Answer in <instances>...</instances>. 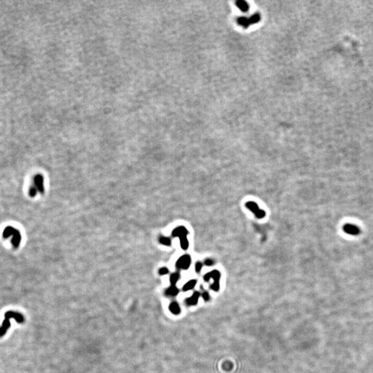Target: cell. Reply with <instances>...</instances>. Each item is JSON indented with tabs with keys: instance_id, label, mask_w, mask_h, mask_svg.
Here are the masks:
<instances>
[{
	"instance_id": "6da1fadb",
	"label": "cell",
	"mask_w": 373,
	"mask_h": 373,
	"mask_svg": "<svg viewBox=\"0 0 373 373\" xmlns=\"http://www.w3.org/2000/svg\"><path fill=\"white\" fill-rule=\"evenodd\" d=\"M11 318L15 319L16 320V321L18 323L24 322V317H23V316L21 315V314L11 312V311L10 312H7L5 314V320L4 321V322H3L2 327L0 328V337L4 335V334L6 332L7 330L10 328V326H11L10 319Z\"/></svg>"
},
{
	"instance_id": "7a4b0ae2",
	"label": "cell",
	"mask_w": 373,
	"mask_h": 373,
	"mask_svg": "<svg viewBox=\"0 0 373 373\" xmlns=\"http://www.w3.org/2000/svg\"><path fill=\"white\" fill-rule=\"evenodd\" d=\"M4 237L6 238H11V242L14 247H18L22 241V236L18 230L15 228L9 226L6 228L4 231Z\"/></svg>"
},
{
	"instance_id": "3957f363",
	"label": "cell",
	"mask_w": 373,
	"mask_h": 373,
	"mask_svg": "<svg viewBox=\"0 0 373 373\" xmlns=\"http://www.w3.org/2000/svg\"><path fill=\"white\" fill-rule=\"evenodd\" d=\"M221 274L218 270H213L211 272H209L205 275L204 279L206 281H208L210 279H214V282L211 285V288L214 290V291H218L220 288V284H219V281H220Z\"/></svg>"
},
{
	"instance_id": "277c9868",
	"label": "cell",
	"mask_w": 373,
	"mask_h": 373,
	"mask_svg": "<svg viewBox=\"0 0 373 373\" xmlns=\"http://www.w3.org/2000/svg\"><path fill=\"white\" fill-rule=\"evenodd\" d=\"M260 19V16L259 14H255L250 18L245 17H240L237 19V22L239 25L243 26L245 28H247L251 24L257 23Z\"/></svg>"
},
{
	"instance_id": "5b68a950",
	"label": "cell",
	"mask_w": 373,
	"mask_h": 373,
	"mask_svg": "<svg viewBox=\"0 0 373 373\" xmlns=\"http://www.w3.org/2000/svg\"><path fill=\"white\" fill-rule=\"evenodd\" d=\"M245 205H246V207L251 212H252L254 214H255L256 218H263L265 217V212L264 210L260 209L256 203L250 201V202H247L245 204Z\"/></svg>"
},
{
	"instance_id": "8992f818",
	"label": "cell",
	"mask_w": 373,
	"mask_h": 373,
	"mask_svg": "<svg viewBox=\"0 0 373 373\" xmlns=\"http://www.w3.org/2000/svg\"><path fill=\"white\" fill-rule=\"evenodd\" d=\"M191 263V256L188 254H185L180 256L176 262V268L179 269H186L189 268Z\"/></svg>"
},
{
	"instance_id": "52a82bcc",
	"label": "cell",
	"mask_w": 373,
	"mask_h": 373,
	"mask_svg": "<svg viewBox=\"0 0 373 373\" xmlns=\"http://www.w3.org/2000/svg\"><path fill=\"white\" fill-rule=\"evenodd\" d=\"M33 187L40 192V194H43L44 192V177L40 175V174H37L35 175L33 179Z\"/></svg>"
},
{
	"instance_id": "ba28073f",
	"label": "cell",
	"mask_w": 373,
	"mask_h": 373,
	"mask_svg": "<svg viewBox=\"0 0 373 373\" xmlns=\"http://www.w3.org/2000/svg\"><path fill=\"white\" fill-rule=\"evenodd\" d=\"M344 232L351 236H356L360 233L359 227L353 224H346L343 226Z\"/></svg>"
},
{
	"instance_id": "9c48e42d",
	"label": "cell",
	"mask_w": 373,
	"mask_h": 373,
	"mask_svg": "<svg viewBox=\"0 0 373 373\" xmlns=\"http://www.w3.org/2000/svg\"><path fill=\"white\" fill-rule=\"evenodd\" d=\"M188 234V230L185 227L179 226L175 228L172 231V236L174 237H178L179 239L186 237Z\"/></svg>"
},
{
	"instance_id": "30bf717a",
	"label": "cell",
	"mask_w": 373,
	"mask_h": 373,
	"mask_svg": "<svg viewBox=\"0 0 373 373\" xmlns=\"http://www.w3.org/2000/svg\"><path fill=\"white\" fill-rule=\"evenodd\" d=\"M200 297V293L198 292H195L193 294H192L190 297H189L186 300V303L189 306H195V305H196L198 299H199Z\"/></svg>"
},
{
	"instance_id": "8fae6325",
	"label": "cell",
	"mask_w": 373,
	"mask_h": 373,
	"mask_svg": "<svg viewBox=\"0 0 373 373\" xmlns=\"http://www.w3.org/2000/svg\"><path fill=\"white\" fill-rule=\"evenodd\" d=\"M166 294L170 297H175L179 293V289L176 285H171L166 289Z\"/></svg>"
},
{
	"instance_id": "7c38bea8",
	"label": "cell",
	"mask_w": 373,
	"mask_h": 373,
	"mask_svg": "<svg viewBox=\"0 0 373 373\" xmlns=\"http://www.w3.org/2000/svg\"><path fill=\"white\" fill-rule=\"evenodd\" d=\"M169 308L171 312H172L174 315H178V314L180 313V307L176 302L171 303L169 307Z\"/></svg>"
},
{
	"instance_id": "4fadbf2b",
	"label": "cell",
	"mask_w": 373,
	"mask_h": 373,
	"mask_svg": "<svg viewBox=\"0 0 373 373\" xmlns=\"http://www.w3.org/2000/svg\"><path fill=\"white\" fill-rule=\"evenodd\" d=\"M196 283H197V281L196 280H191V281H188V282L186 283L184 286H183V288H182L183 291L186 292V291H189V290L192 289L194 288L195 285H196Z\"/></svg>"
},
{
	"instance_id": "5bb4252c",
	"label": "cell",
	"mask_w": 373,
	"mask_h": 373,
	"mask_svg": "<svg viewBox=\"0 0 373 373\" xmlns=\"http://www.w3.org/2000/svg\"><path fill=\"white\" fill-rule=\"evenodd\" d=\"M236 6L239 8V9L242 12H247L249 9V6L246 2L244 1H238L236 2Z\"/></svg>"
},
{
	"instance_id": "9a60e30c",
	"label": "cell",
	"mask_w": 373,
	"mask_h": 373,
	"mask_svg": "<svg viewBox=\"0 0 373 373\" xmlns=\"http://www.w3.org/2000/svg\"><path fill=\"white\" fill-rule=\"evenodd\" d=\"M159 242L160 243L165 245V246H170L171 245V238L169 237H166V236H161V237H160Z\"/></svg>"
},
{
	"instance_id": "2e32d148",
	"label": "cell",
	"mask_w": 373,
	"mask_h": 373,
	"mask_svg": "<svg viewBox=\"0 0 373 373\" xmlns=\"http://www.w3.org/2000/svg\"><path fill=\"white\" fill-rule=\"evenodd\" d=\"M180 274L178 272H175V273L171 274L170 276V282L171 283V285H175L180 279Z\"/></svg>"
},
{
	"instance_id": "e0dca14e",
	"label": "cell",
	"mask_w": 373,
	"mask_h": 373,
	"mask_svg": "<svg viewBox=\"0 0 373 373\" xmlns=\"http://www.w3.org/2000/svg\"><path fill=\"white\" fill-rule=\"evenodd\" d=\"M180 246H181V248L182 250H187L189 247V241L188 239L186 237H184L182 238H180Z\"/></svg>"
},
{
	"instance_id": "ac0fdd59",
	"label": "cell",
	"mask_w": 373,
	"mask_h": 373,
	"mask_svg": "<svg viewBox=\"0 0 373 373\" xmlns=\"http://www.w3.org/2000/svg\"><path fill=\"white\" fill-rule=\"evenodd\" d=\"M159 274L161 275H166L169 273V269L167 268H162L159 269Z\"/></svg>"
},
{
	"instance_id": "d6986e66",
	"label": "cell",
	"mask_w": 373,
	"mask_h": 373,
	"mask_svg": "<svg viewBox=\"0 0 373 373\" xmlns=\"http://www.w3.org/2000/svg\"><path fill=\"white\" fill-rule=\"evenodd\" d=\"M202 268H203V264L200 262H197L196 263V265H195V269H196V272H200Z\"/></svg>"
},
{
	"instance_id": "ffe728a7",
	"label": "cell",
	"mask_w": 373,
	"mask_h": 373,
	"mask_svg": "<svg viewBox=\"0 0 373 373\" xmlns=\"http://www.w3.org/2000/svg\"><path fill=\"white\" fill-rule=\"evenodd\" d=\"M202 297L203 298V299L205 300V301H209V298H210V296L209 294V293L207 292H205L203 293V294H202Z\"/></svg>"
},
{
	"instance_id": "44dd1931",
	"label": "cell",
	"mask_w": 373,
	"mask_h": 373,
	"mask_svg": "<svg viewBox=\"0 0 373 373\" xmlns=\"http://www.w3.org/2000/svg\"><path fill=\"white\" fill-rule=\"evenodd\" d=\"M205 264L207 266H212L214 265V261L212 259H207L205 261Z\"/></svg>"
}]
</instances>
